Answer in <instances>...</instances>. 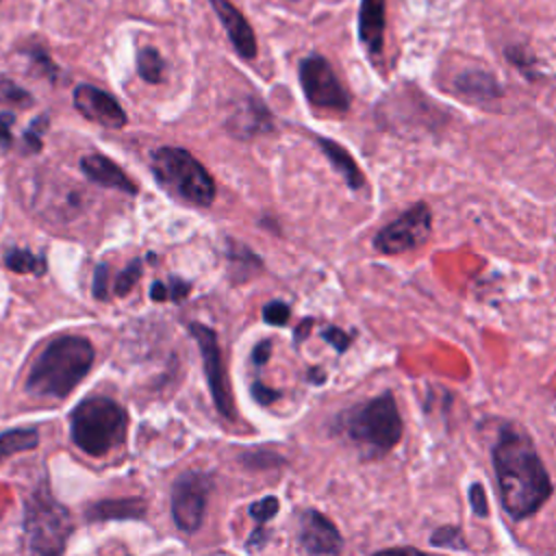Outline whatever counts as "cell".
<instances>
[{
  "label": "cell",
  "mask_w": 556,
  "mask_h": 556,
  "mask_svg": "<svg viewBox=\"0 0 556 556\" xmlns=\"http://www.w3.org/2000/svg\"><path fill=\"white\" fill-rule=\"evenodd\" d=\"M308 378H311L315 384H319V382H324L326 376H324V371H319V369H311V371H308Z\"/></svg>",
  "instance_id": "40"
},
{
  "label": "cell",
  "mask_w": 556,
  "mask_h": 556,
  "mask_svg": "<svg viewBox=\"0 0 556 556\" xmlns=\"http://www.w3.org/2000/svg\"><path fill=\"white\" fill-rule=\"evenodd\" d=\"M493 471L504 510L521 521L541 510L554 484L532 443L517 426H502L493 445Z\"/></svg>",
  "instance_id": "1"
},
{
  "label": "cell",
  "mask_w": 556,
  "mask_h": 556,
  "mask_svg": "<svg viewBox=\"0 0 556 556\" xmlns=\"http://www.w3.org/2000/svg\"><path fill=\"white\" fill-rule=\"evenodd\" d=\"M72 100L83 117L104 128H122L126 124V113L119 102L93 85H78L72 93Z\"/></svg>",
  "instance_id": "11"
},
{
  "label": "cell",
  "mask_w": 556,
  "mask_h": 556,
  "mask_svg": "<svg viewBox=\"0 0 556 556\" xmlns=\"http://www.w3.org/2000/svg\"><path fill=\"white\" fill-rule=\"evenodd\" d=\"M4 267L15 271V274H33V276H43L48 265L43 254H33L22 248H11L4 252Z\"/></svg>",
  "instance_id": "22"
},
{
  "label": "cell",
  "mask_w": 556,
  "mask_h": 556,
  "mask_svg": "<svg viewBox=\"0 0 556 556\" xmlns=\"http://www.w3.org/2000/svg\"><path fill=\"white\" fill-rule=\"evenodd\" d=\"M430 235L432 211L426 202H417L376 232L374 248L380 254H402L421 248L430 239Z\"/></svg>",
  "instance_id": "7"
},
{
  "label": "cell",
  "mask_w": 556,
  "mask_h": 556,
  "mask_svg": "<svg viewBox=\"0 0 556 556\" xmlns=\"http://www.w3.org/2000/svg\"><path fill=\"white\" fill-rule=\"evenodd\" d=\"M70 510L59 504L48 486H37L24 504V549L30 554L56 556L65 552L67 539L72 534Z\"/></svg>",
  "instance_id": "6"
},
{
  "label": "cell",
  "mask_w": 556,
  "mask_h": 556,
  "mask_svg": "<svg viewBox=\"0 0 556 556\" xmlns=\"http://www.w3.org/2000/svg\"><path fill=\"white\" fill-rule=\"evenodd\" d=\"M226 126L239 139H250L254 135H261V132H267L274 128L271 113L256 98H245L243 102H239L235 106L232 115L228 117Z\"/></svg>",
  "instance_id": "15"
},
{
  "label": "cell",
  "mask_w": 556,
  "mask_h": 556,
  "mask_svg": "<svg viewBox=\"0 0 556 556\" xmlns=\"http://www.w3.org/2000/svg\"><path fill=\"white\" fill-rule=\"evenodd\" d=\"M300 547L306 554H339L343 549V539L337 526L319 510H304L300 515Z\"/></svg>",
  "instance_id": "12"
},
{
  "label": "cell",
  "mask_w": 556,
  "mask_h": 556,
  "mask_svg": "<svg viewBox=\"0 0 556 556\" xmlns=\"http://www.w3.org/2000/svg\"><path fill=\"white\" fill-rule=\"evenodd\" d=\"M278 497L274 495H267L263 500H256L252 506H250V517L258 523V526H265L276 513H278Z\"/></svg>",
  "instance_id": "27"
},
{
  "label": "cell",
  "mask_w": 556,
  "mask_h": 556,
  "mask_svg": "<svg viewBox=\"0 0 556 556\" xmlns=\"http://www.w3.org/2000/svg\"><path fill=\"white\" fill-rule=\"evenodd\" d=\"M250 393H252V397H254L258 404H263V406H267V404H271V402H276V400L280 397V391L265 387L261 380H254V382H252Z\"/></svg>",
  "instance_id": "33"
},
{
  "label": "cell",
  "mask_w": 556,
  "mask_h": 556,
  "mask_svg": "<svg viewBox=\"0 0 556 556\" xmlns=\"http://www.w3.org/2000/svg\"><path fill=\"white\" fill-rule=\"evenodd\" d=\"M80 169L83 174L100 185V187H109V189H119L124 193H130L135 195L137 193V185L126 176V172L113 163L111 159H106L104 154H87L80 159Z\"/></svg>",
  "instance_id": "16"
},
{
  "label": "cell",
  "mask_w": 556,
  "mask_h": 556,
  "mask_svg": "<svg viewBox=\"0 0 556 556\" xmlns=\"http://www.w3.org/2000/svg\"><path fill=\"white\" fill-rule=\"evenodd\" d=\"M311 324H313V319H304V321L298 326V330H295V343H300V341H302V337H308V328H311Z\"/></svg>",
  "instance_id": "39"
},
{
  "label": "cell",
  "mask_w": 556,
  "mask_h": 556,
  "mask_svg": "<svg viewBox=\"0 0 556 556\" xmlns=\"http://www.w3.org/2000/svg\"><path fill=\"white\" fill-rule=\"evenodd\" d=\"M39 445V432L35 428H11L0 432V463L20 452H28Z\"/></svg>",
  "instance_id": "21"
},
{
  "label": "cell",
  "mask_w": 556,
  "mask_h": 556,
  "mask_svg": "<svg viewBox=\"0 0 556 556\" xmlns=\"http://www.w3.org/2000/svg\"><path fill=\"white\" fill-rule=\"evenodd\" d=\"M167 287H169V300H174V302H182L191 291V285L178 276H169Z\"/></svg>",
  "instance_id": "35"
},
{
  "label": "cell",
  "mask_w": 556,
  "mask_h": 556,
  "mask_svg": "<svg viewBox=\"0 0 556 556\" xmlns=\"http://www.w3.org/2000/svg\"><path fill=\"white\" fill-rule=\"evenodd\" d=\"M469 504L473 515L478 517H486L489 515V506H486V495H484V486L480 482H473L469 486Z\"/></svg>",
  "instance_id": "32"
},
{
  "label": "cell",
  "mask_w": 556,
  "mask_h": 556,
  "mask_svg": "<svg viewBox=\"0 0 556 556\" xmlns=\"http://www.w3.org/2000/svg\"><path fill=\"white\" fill-rule=\"evenodd\" d=\"M150 298H152L154 302H165V300H169V287H167L165 282H161V280H154V282L150 285Z\"/></svg>",
  "instance_id": "37"
},
{
  "label": "cell",
  "mask_w": 556,
  "mask_h": 556,
  "mask_svg": "<svg viewBox=\"0 0 556 556\" xmlns=\"http://www.w3.org/2000/svg\"><path fill=\"white\" fill-rule=\"evenodd\" d=\"M387 0H361L358 39L371 59H378L384 48Z\"/></svg>",
  "instance_id": "14"
},
{
  "label": "cell",
  "mask_w": 556,
  "mask_h": 556,
  "mask_svg": "<svg viewBox=\"0 0 556 556\" xmlns=\"http://www.w3.org/2000/svg\"><path fill=\"white\" fill-rule=\"evenodd\" d=\"M46 128H48V115H39V117L33 119L30 128L24 132L26 152H39L41 150V139H43Z\"/></svg>",
  "instance_id": "28"
},
{
  "label": "cell",
  "mask_w": 556,
  "mask_h": 556,
  "mask_svg": "<svg viewBox=\"0 0 556 556\" xmlns=\"http://www.w3.org/2000/svg\"><path fill=\"white\" fill-rule=\"evenodd\" d=\"M189 334L195 339V343L200 348L202 363H204V376H206L208 391L213 395L215 408L226 419H235L232 395H230V389H228V380H226V371H224L222 352H219V343H217L215 330H211L208 326H204L200 321H191L189 324Z\"/></svg>",
  "instance_id": "10"
},
{
  "label": "cell",
  "mask_w": 556,
  "mask_h": 556,
  "mask_svg": "<svg viewBox=\"0 0 556 556\" xmlns=\"http://www.w3.org/2000/svg\"><path fill=\"white\" fill-rule=\"evenodd\" d=\"M137 72L146 83L159 85L163 80V72H165V61L159 54L156 48L146 46L137 52Z\"/></svg>",
  "instance_id": "23"
},
{
  "label": "cell",
  "mask_w": 556,
  "mask_h": 556,
  "mask_svg": "<svg viewBox=\"0 0 556 556\" xmlns=\"http://www.w3.org/2000/svg\"><path fill=\"white\" fill-rule=\"evenodd\" d=\"M317 146L324 150V154L328 156V161L332 163V167L343 176L345 185L350 189H361L365 185V178H363V172L361 167L356 165V161L352 159V154L337 141L328 139V137H317Z\"/></svg>",
  "instance_id": "18"
},
{
  "label": "cell",
  "mask_w": 556,
  "mask_h": 556,
  "mask_svg": "<svg viewBox=\"0 0 556 556\" xmlns=\"http://www.w3.org/2000/svg\"><path fill=\"white\" fill-rule=\"evenodd\" d=\"M219 17V22L226 28V35L237 50V54L245 61H252L256 56V35L243 13L230 2V0H208Z\"/></svg>",
  "instance_id": "13"
},
{
  "label": "cell",
  "mask_w": 556,
  "mask_h": 556,
  "mask_svg": "<svg viewBox=\"0 0 556 556\" xmlns=\"http://www.w3.org/2000/svg\"><path fill=\"white\" fill-rule=\"evenodd\" d=\"M15 115L11 111H0V148H9L13 141L11 128H13Z\"/></svg>",
  "instance_id": "34"
},
{
  "label": "cell",
  "mask_w": 556,
  "mask_h": 556,
  "mask_svg": "<svg viewBox=\"0 0 556 556\" xmlns=\"http://www.w3.org/2000/svg\"><path fill=\"white\" fill-rule=\"evenodd\" d=\"M93 365V345L78 334L54 339L35 361L26 389L39 397H67Z\"/></svg>",
  "instance_id": "2"
},
{
  "label": "cell",
  "mask_w": 556,
  "mask_h": 556,
  "mask_svg": "<svg viewBox=\"0 0 556 556\" xmlns=\"http://www.w3.org/2000/svg\"><path fill=\"white\" fill-rule=\"evenodd\" d=\"M454 87H456V91L460 96H465L467 100H476V102H489V100L500 98V93H502V89L495 83V78L491 74H486V72H480V70L463 72L456 78Z\"/></svg>",
  "instance_id": "19"
},
{
  "label": "cell",
  "mask_w": 556,
  "mask_h": 556,
  "mask_svg": "<svg viewBox=\"0 0 556 556\" xmlns=\"http://www.w3.org/2000/svg\"><path fill=\"white\" fill-rule=\"evenodd\" d=\"M263 319L271 326H285L289 319V306L280 300H271L263 306Z\"/></svg>",
  "instance_id": "29"
},
{
  "label": "cell",
  "mask_w": 556,
  "mask_h": 556,
  "mask_svg": "<svg viewBox=\"0 0 556 556\" xmlns=\"http://www.w3.org/2000/svg\"><path fill=\"white\" fill-rule=\"evenodd\" d=\"M269 354H271V341H258L256 343V348L252 350V363L256 365V367H263L265 363H267V358H269Z\"/></svg>",
  "instance_id": "36"
},
{
  "label": "cell",
  "mask_w": 556,
  "mask_h": 556,
  "mask_svg": "<svg viewBox=\"0 0 556 556\" xmlns=\"http://www.w3.org/2000/svg\"><path fill=\"white\" fill-rule=\"evenodd\" d=\"M91 293L98 300H109V265L100 263L93 271V285H91Z\"/></svg>",
  "instance_id": "30"
},
{
  "label": "cell",
  "mask_w": 556,
  "mask_h": 556,
  "mask_svg": "<svg viewBox=\"0 0 556 556\" xmlns=\"http://www.w3.org/2000/svg\"><path fill=\"white\" fill-rule=\"evenodd\" d=\"M156 182L174 198L193 204L211 206L215 200V182L206 167L182 148H159L150 159Z\"/></svg>",
  "instance_id": "5"
},
{
  "label": "cell",
  "mask_w": 556,
  "mask_h": 556,
  "mask_svg": "<svg viewBox=\"0 0 556 556\" xmlns=\"http://www.w3.org/2000/svg\"><path fill=\"white\" fill-rule=\"evenodd\" d=\"M341 434L352 441L365 458L389 454L402 439L404 421L391 391L361 402L337 419Z\"/></svg>",
  "instance_id": "3"
},
{
  "label": "cell",
  "mask_w": 556,
  "mask_h": 556,
  "mask_svg": "<svg viewBox=\"0 0 556 556\" xmlns=\"http://www.w3.org/2000/svg\"><path fill=\"white\" fill-rule=\"evenodd\" d=\"M291 2H295V0H291Z\"/></svg>",
  "instance_id": "41"
},
{
  "label": "cell",
  "mask_w": 556,
  "mask_h": 556,
  "mask_svg": "<svg viewBox=\"0 0 556 556\" xmlns=\"http://www.w3.org/2000/svg\"><path fill=\"white\" fill-rule=\"evenodd\" d=\"M146 500L141 497H119V500H100L93 502L85 517L89 521H115V519H143L146 517Z\"/></svg>",
  "instance_id": "17"
},
{
  "label": "cell",
  "mask_w": 556,
  "mask_h": 556,
  "mask_svg": "<svg viewBox=\"0 0 556 556\" xmlns=\"http://www.w3.org/2000/svg\"><path fill=\"white\" fill-rule=\"evenodd\" d=\"M300 85L306 100L317 109H330L339 113L350 109V93L341 85L332 65L319 54H311L300 61Z\"/></svg>",
  "instance_id": "8"
},
{
  "label": "cell",
  "mask_w": 556,
  "mask_h": 556,
  "mask_svg": "<svg viewBox=\"0 0 556 556\" xmlns=\"http://www.w3.org/2000/svg\"><path fill=\"white\" fill-rule=\"evenodd\" d=\"M228 265L235 282H245L263 269L261 258L239 241H228Z\"/></svg>",
  "instance_id": "20"
},
{
  "label": "cell",
  "mask_w": 556,
  "mask_h": 556,
  "mask_svg": "<svg viewBox=\"0 0 556 556\" xmlns=\"http://www.w3.org/2000/svg\"><path fill=\"white\" fill-rule=\"evenodd\" d=\"M141 278V261L132 258L117 276L113 282V293L117 298H124L126 293H130V289L137 285V280Z\"/></svg>",
  "instance_id": "24"
},
{
  "label": "cell",
  "mask_w": 556,
  "mask_h": 556,
  "mask_svg": "<svg viewBox=\"0 0 556 556\" xmlns=\"http://www.w3.org/2000/svg\"><path fill=\"white\" fill-rule=\"evenodd\" d=\"M321 337H324V341H328L339 354H343V352L350 348V343H352V337H350L345 330L337 328V326H328L326 330H321Z\"/></svg>",
  "instance_id": "31"
},
{
  "label": "cell",
  "mask_w": 556,
  "mask_h": 556,
  "mask_svg": "<svg viewBox=\"0 0 556 556\" xmlns=\"http://www.w3.org/2000/svg\"><path fill=\"white\" fill-rule=\"evenodd\" d=\"M213 486V478L204 471H185L172 486V517L178 530L195 532L206 513V500Z\"/></svg>",
  "instance_id": "9"
},
{
  "label": "cell",
  "mask_w": 556,
  "mask_h": 556,
  "mask_svg": "<svg viewBox=\"0 0 556 556\" xmlns=\"http://www.w3.org/2000/svg\"><path fill=\"white\" fill-rule=\"evenodd\" d=\"M267 539H269V534L265 532V528L263 526H258L252 534H250V541H248V549H261L265 543H267Z\"/></svg>",
  "instance_id": "38"
},
{
  "label": "cell",
  "mask_w": 556,
  "mask_h": 556,
  "mask_svg": "<svg viewBox=\"0 0 556 556\" xmlns=\"http://www.w3.org/2000/svg\"><path fill=\"white\" fill-rule=\"evenodd\" d=\"M128 430V415L122 404L104 395L78 402L70 413V434L76 447L89 456H104L117 447Z\"/></svg>",
  "instance_id": "4"
},
{
  "label": "cell",
  "mask_w": 556,
  "mask_h": 556,
  "mask_svg": "<svg viewBox=\"0 0 556 556\" xmlns=\"http://www.w3.org/2000/svg\"><path fill=\"white\" fill-rule=\"evenodd\" d=\"M0 102L4 104H13V106H30L33 104V96L22 89L20 85H15L9 78L0 80Z\"/></svg>",
  "instance_id": "26"
},
{
  "label": "cell",
  "mask_w": 556,
  "mask_h": 556,
  "mask_svg": "<svg viewBox=\"0 0 556 556\" xmlns=\"http://www.w3.org/2000/svg\"><path fill=\"white\" fill-rule=\"evenodd\" d=\"M430 543L434 547L445 549H467V543L463 541V532L456 526H441L430 534Z\"/></svg>",
  "instance_id": "25"
}]
</instances>
